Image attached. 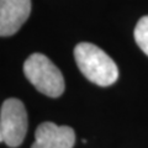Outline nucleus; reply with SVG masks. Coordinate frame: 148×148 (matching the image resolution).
<instances>
[{
	"mask_svg": "<svg viewBox=\"0 0 148 148\" xmlns=\"http://www.w3.org/2000/svg\"><path fill=\"white\" fill-rule=\"evenodd\" d=\"M0 128L3 141L9 147H18L27 132V112L25 105L16 98L6 99L0 110Z\"/></svg>",
	"mask_w": 148,
	"mask_h": 148,
	"instance_id": "7ed1b4c3",
	"label": "nucleus"
},
{
	"mask_svg": "<svg viewBox=\"0 0 148 148\" xmlns=\"http://www.w3.org/2000/svg\"><path fill=\"white\" fill-rule=\"evenodd\" d=\"M24 73L37 90L49 98H58L64 92L63 74L45 54H31L24 63Z\"/></svg>",
	"mask_w": 148,
	"mask_h": 148,
	"instance_id": "f03ea898",
	"label": "nucleus"
},
{
	"mask_svg": "<svg viewBox=\"0 0 148 148\" xmlns=\"http://www.w3.org/2000/svg\"><path fill=\"white\" fill-rule=\"evenodd\" d=\"M77 66L84 77L99 86L112 85L119 78L116 63L98 46L82 42L74 48Z\"/></svg>",
	"mask_w": 148,
	"mask_h": 148,
	"instance_id": "f257e3e1",
	"label": "nucleus"
},
{
	"mask_svg": "<svg viewBox=\"0 0 148 148\" xmlns=\"http://www.w3.org/2000/svg\"><path fill=\"white\" fill-rule=\"evenodd\" d=\"M74 143L75 132L72 127L43 122L36 128L35 142L31 148H73Z\"/></svg>",
	"mask_w": 148,
	"mask_h": 148,
	"instance_id": "39448f33",
	"label": "nucleus"
},
{
	"mask_svg": "<svg viewBox=\"0 0 148 148\" xmlns=\"http://www.w3.org/2000/svg\"><path fill=\"white\" fill-rule=\"evenodd\" d=\"M133 35L138 47L148 56V15L140 18L135 27Z\"/></svg>",
	"mask_w": 148,
	"mask_h": 148,
	"instance_id": "423d86ee",
	"label": "nucleus"
},
{
	"mask_svg": "<svg viewBox=\"0 0 148 148\" xmlns=\"http://www.w3.org/2000/svg\"><path fill=\"white\" fill-rule=\"evenodd\" d=\"M0 142H4V141H3V133H1V128H0Z\"/></svg>",
	"mask_w": 148,
	"mask_h": 148,
	"instance_id": "0eeeda50",
	"label": "nucleus"
},
{
	"mask_svg": "<svg viewBox=\"0 0 148 148\" xmlns=\"http://www.w3.org/2000/svg\"><path fill=\"white\" fill-rule=\"evenodd\" d=\"M31 12V0H0V37L12 36Z\"/></svg>",
	"mask_w": 148,
	"mask_h": 148,
	"instance_id": "20e7f679",
	"label": "nucleus"
}]
</instances>
